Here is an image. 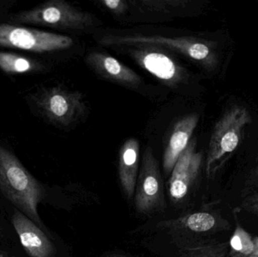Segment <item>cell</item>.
I'll list each match as a JSON object with an SVG mask.
<instances>
[{"instance_id":"cell-17","label":"cell","mask_w":258,"mask_h":257,"mask_svg":"<svg viewBox=\"0 0 258 257\" xmlns=\"http://www.w3.org/2000/svg\"><path fill=\"white\" fill-rule=\"evenodd\" d=\"M34 65L29 59L12 53L0 51V69L8 73H24L31 71Z\"/></svg>"},{"instance_id":"cell-10","label":"cell","mask_w":258,"mask_h":257,"mask_svg":"<svg viewBox=\"0 0 258 257\" xmlns=\"http://www.w3.org/2000/svg\"><path fill=\"white\" fill-rule=\"evenodd\" d=\"M218 225V219L213 214L198 211L178 218L159 222L157 228L167 231L177 244L188 241L194 235L212 232Z\"/></svg>"},{"instance_id":"cell-9","label":"cell","mask_w":258,"mask_h":257,"mask_svg":"<svg viewBox=\"0 0 258 257\" xmlns=\"http://www.w3.org/2000/svg\"><path fill=\"white\" fill-rule=\"evenodd\" d=\"M129 54L141 67L162 82L177 85L183 82L186 72L169 55L151 46H136Z\"/></svg>"},{"instance_id":"cell-16","label":"cell","mask_w":258,"mask_h":257,"mask_svg":"<svg viewBox=\"0 0 258 257\" xmlns=\"http://www.w3.org/2000/svg\"><path fill=\"white\" fill-rule=\"evenodd\" d=\"M231 257H247L254 251V238L242 226H236L230 241Z\"/></svg>"},{"instance_id":"cell-22","label":"cell","mask_w":258,"mask_h":257,"mask_svg":"<svg viewBox=\"0 0 258 257\" xmlns=\"http://www.w3.org/2000/svg\"><path fill=\"white\" fill-rule=\"evenodd\" d=\"M106 257H130L126 256V255L119 254V253H110L107 255Z\"/></svg>"},{"instance_id":"cell-14","label":"cell","mask_w":258,"mask_h":257,"mask_svg":"<svg viewBox=\"0 0 258 257\" xmlns=\"http://www.w3.org/2000/svg\"><path fill=\"white\" fill-rule=\"evenodd\" d=\"M139 162V143L136 138H128L119 150L118 175L122 191L129 202L134 200Z\"/></svg>"},{"instance_id":"cell-18","label":"cell","mask_w":258,"mask_h":257,"mask_svg":"<svg viewBox=\"0 0 258 257\" xmlns=\"http://www.w3.org/2000/svg\"><path fill=\"white\" fill-rule=\"evenodd\" d=\"M179 247L177 257H219L220 250L215 245L183 242L177 244Z\"/></svg>"},{"instance_id":"cell-20","label":"cell","mask_w":258,"mask_h":257,"mask_svg":"<svg viewBox=\"0 0 258 257\" xmlns=\"http://www.w3.org/2000/svg\"><path fill=\"white\" fill-rule=\"evenodd\" d=\"M242 207L245 211L258 215V193L244 201Z\"/></svg>"},{"instance_id":"cell-11","label":"cell","mask_w":258,"mask_h":257,"mask_svg":"<svg viewBox=\"0 0 258 257\" xmlns=\"http://www.w3.org/2000/svg\"><path fill=\"white\" fill-rule=\"evenodd\" d=\"M12 224L26 253L30 257H54L55 247L45 232L18 210L12 217Z\"/></svg>"},{"instance_id":"cell-2","label":"cell","mask_w":258,"mask_h":257,"mask_svg":"<svg viewBox=\"0 0 258 257\" xmlns=\"http://www.w3.org/2000/svg\"><path fill=\"white\" fill-rule=\"evenodd\" d=\"M251 118L246 108L235 106L227 110L215 125L206 161V175H215L239 147Z\"/></svg>"},{"instance_id":"cell-6","label":"cell","mask_w":258,"mask_h":257,"mask_svg":"<svg viewBox=\"0 0 258 257\" xmlns=\"http://www.w3.org/2000/svg\"><path fill=\"white\" fill-rule=\"evenodd\" d=\"M38 108L53 123L68 127L86 113L84 96L78 91H71L61 86L48 88L36 97Z\"/></svg>"},{"instance_id":"cell-4","label":"cell","mask_w":258,"mask_h":257,"mask_svg":"<svg viewBox=\"0 0 258 257\" xmlns=\"http://www.w3.org/2000/svg\"><path fill=\"white\" fill-rule=\"evenodd\" d=\"M11 21L18 24H38L74 30H86L98 23L95 15L80 10L63 0L45 2L30 10L14 15Z\"/></svg>"},{"instance_id":"cell-21","label":"cell","mask_w":258,"mask_h":257,"mask_svg":"<svg viewBox=\"0 0 258 257\" xmlns=\"http://www.w3.org/2000/svg\"><path fill=\"white\" fill-rule=\"evenodd\" d=\"M254 251L251 255L247 257H258V237L254 238Z\"/></svg>"},{"instance_id":"cell-3","label":"cell","mask_w":258,"mask_h":257,"mask_svg":"<svg viewBox=\"0 0 258 257\" xmlns=\"http://www.w3.org/2000/svg\"><path fill=\"white\" fill-rule=\"evenodd\" d=\"M98 43L103 45L163 47L179 53L209 69L216 67L218 55L210 42L190 37L162 36H106Z\"/></svg>"},{"instance_id":"cell-12","label":"cell","mask_w":258,"mask_h":257,"mask_svg":"<svg viewBox=\"0 0 258 257\" xmlns=\"http://www.w3.org/2000/svg\"><path fill=\"white\" fill-rule=\"evenodd\" d=\"M86 62L98 75L109 81L132 88L141 84L142 78L138 74L108 54L94 51L88 54Z\"/></svg>"},{"instance_id":"cell-15","label":"cell","mask_w":258,"mask_h":257,"mask_svg":"<svg viewBox=\"0 0 258 257\" xmlns=\"http://www.w3.org/2000/svg\"><path fill=\"white\" fill-rule=\"evenodd\" d=\"M138 9L144 12L158 14H171L179 12L187 7L189 2L186 0H140L131 1Z\"/></svg>"},{"instance_id":"cell-7","label":"cell","mask_w":258,"mask_h":257,"mask_svg":"<svg viewBox=\"0 0 258 257\" xmlns=\"http://www.w3.org/2000/svg\"><path fill=\"white\" fill-rule=\"evenodd\" d=\"M73 45V39L64 35L0 24L1 46L45 53L67 49Z\"/></svg>"},{"instance_id":"cell-5","label":"cell","mask_w":258,"mask_h":257,"mask_svg":"<svg viewBox=\"0 0 258 257\" xmlns=\"http://www.w3.org/2000/svg\"><path fill=\"white\" fill-rule=\"evenodd\" d=\"M134 203L137 212L142 215L162 212L166 208L163 180L157 160L150 147L146 148L143 154Z\"/></svg>"},{"instance_id":"cell-19","label":"cell","mask_w":258,"mask_h":257,"mask_svg":"<svg viewBox=\"0 0 258 257\" xmlns=\"http://www.w3.org/2000/svg\"><path fill=\"white\" fill-rule=\"evenodd\" d=\"M100 4L116 16L123 15L129 9V2L125 0H102Z\"/></svg>"},{"instance_id":"cell-8","label":"cell","mask_w":258,"mask_h":257,"mask_svg":"<svg viewBox=\"0 0 258 257\" xmlns=\"http://www.w3.org/2000/svg\"><path fill=\"white\" fill-rule=\"evenodd\" d=\"M203 156L197 150V142L190 140L179 157L168 182V194L174 205L183 202L197 181L203 164Z\"/></svg>"},{"instance_id":"cell-23","label":"cell","mask_w":258,"mask_h":257,"mask_svg":"<svg viewBox=\"0 0 258 257\" xmlns=\"http://www.w3.org/2000/svg\"><path fill=\"white\" fill-rule=\"evenodd\" d=\"M0 257H11V256H8V255H6V254H4V253H0Z\"/></svg>"},{"instance_id":"cell-1","label":"cell","mask_w":258,"mask_h":257,"mask_svg":"<svg viewBox=\"0 0 258 257\" xmlns=\"http://www.w3.org/2000/svg\"><path fill=\"white\" fill-rule=\"evenodd\" d=\"M0 190L17 210L39 228L43 227L38 205L45 196L43 187L10 151L0 146Z\"/></svg>"},{"instance_id":"cell-24","label":"cell","mask_w":258,"mask_h":257,"mask_svg":"<svg viewBox=\"0 0 258 257\" xmlns=\"http://www.w3.org/2000/svg\"><path fill=\"white\" fill-rule=\"evenodd\" d=\"M255 174H256V176H257L258 178V167H257V169H256Z\"/></svg>"},{"instance_id":"cell-13","label":"cell","mask_w":258,"mask_h":257,"mask_svg":"<svg viewBox=\"0 0 258 257\" xmlns=\"http://www.w3.org/2000/svg\"><path fill=\"white\" fill-rule=\"evenodd\" d=\"M199 122L197 114L184 116L174 125L164 151L162 167L165 175H171L176 162L191 140Z\"/></svg>"}]
</instances>
